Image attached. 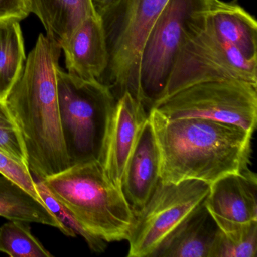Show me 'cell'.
Masks as SVG:
<instances>
[{
    "instance_id": "1",
    "label": "cell",
    "mask_w": 257,
    "mask_h": 257,
    "mask_svg": "<svg viewBox=\"0 0 257 257\" xmlns=\"http://www.w3.org/2000/svg\"><path fill=\"white\" fill-rule=\"evenodd\" d=\"M148 118L163 183L199 180L211 184L247 170L252 134L239 126L201 118H169L156 109Z\"/></svg>"
},
{
    "instance_id": "2",
    "label": "cell",
    "mask_w": 257,
    "mask_h": 257,
    "mask_svg": "<svg viewBox=\"0 0 257 257\" xmlns=\"http://www.w3.org/2000/svg\"><path fill=\"white\" fill-rule=\"evenodd\" d=\"M61 50L57 40L40 34L5 100L20 130L28 168L40 180L70 167L58 109L56 71Z\"/></svg>"
},
{
    "instance_id": "3",
    "label": "cell",
    "mask_w": 257,
    "mask_h": 257,
    "mask_svg": "<svg viewBox=\"0 0 257 257\" xmlns=\"http://www.w3.org/2000/svg\"><path fill=\"white\" fill-rule=\"evenodd\" d=\"M42 181L90 234L106 243L127 240L135 213L98 161L71 165Z\"/></svg>"
},
{
    "instance_id": "4",
    "label": "cell",
    "mask_w": 257,
    "mask_h": 257,
    "mask_svg": "<svg viewBox=\"0 0 257 257\" xmlns=\"http://www.w3.org/2000/svg\"><path fill=\"white\" fill-rule=\"evenodd\" d=\"M169 0H116L97 14L104 31L107 67L99 82L119 98L129 92L143 103L140 66L144 43ZM144 104V103H143Z\"/></svg>"
},
{
    "instance_id": "5",
    "label": "cell",
    "mask_w": 257,
    "mask_h": 257,
    "mask_svg": "<svg viewBox=\"0 0 257 257\" xmlns=\"http://www.w3.org/2000/svg\"><path fill=\"white\" fill-rule=\"evenodd\" d=\"M60 124L71 165L98 161L115 100L97 79L86 80L57 68Z\"/></svg>"
},
{
    "instance_id": "6",
    "label": "cell",
    "mask_w": 257,
    "mask_h": 257,
    "mask_svg": "<svg viewBox=\"0 0 257 257\" xmlns=\"http://www.w3.org/2000/svg\"><path fill=\"white\" fill-rule=\"evenodd\" d=\"M222 80H240L257 85V60L247 59L235 48L220 40L206 16L179 50L158 100L192 85Z\"/></svg>"
},
{
    "instance_id": "7",
    "label": "cell",
    "mask_w": 257,
    "mask_h": 257,
    "mask_svg": "<svg viewBox=\"0 0 257 257\" xmlns=\"http://www.w3.org/2000/svg\"><path fill=\"white\" fill-rule=\"evenodd\" d=\"M213 0H169L155 22L141 54L140 85L147 110L159 98L176 56L205 20Z\"/></svg>"
},
{
    "instance_id": "8",
    "label": "cell",
    "mask_w": 257,
    "mask_h": 257,
    "mask_svg": "<svg viewBox=\"0 0 257 257\" xmlns=\"http://www.w3.org/2000/svg\"><path fill=\"white\" fill-rule=\"evenodd\" d=\"M151 108L169 118H205L234 124L253 133L257 121V85L240 80L197 84L156 100Z\"/></svg>"
},
{
    "instance_id": "9",
    "label": "cell",
    "mask_w": 257,
    "mask_h": 257,
    "mask_svg": "<svg viewBox=\"0 0 257 257\" xmlns=\"http://www.w3.org/2000/svg\"><path fill=\"white\" fill-rule=\"evenodd\" d=\"M210 184L199 180L179 183L159 180L144 207L135 215L127 237L128 257H151L165 238L202 204Z\"/></svg>"
},
{
    "instance_id": "10",
    "label": "cell",
    "mask_w": 257,
    "mask_h": 257,
    "mask_svg": "<svg viewBox=\"0 0 257 257\" xmlns=\"http://www.w3.org/2000/svg\"><path fill=\"white\" fill-rule=\"evenodd\" d=\"M148 112L141 101L124 92L109 115L98 162L108 178L120 188L126 164Z\"/></svg>"
},
{
    "instance_id": "11",
    "label": "cell",
    "mask_w": 257,
    "mask_h": 257,
    "mask_svg": "<svg viewBox=\"0 0 257 257\" xmlns=\"http://www.w3.org/2000/svg\"><path fill=\"white\" fill-rule=\"evenodd\" d=\"M257 179L248 168L221 177L210 185L204 203L219 230L257 221Z\"/></svg>"
},
{
    "instance_id": "12",
    "label": "cell",
    "mask_w": 257,
    "mask_h": 257,
    "mask_svg": "<svg viewBox=\"0 0 257 257\" xmlns=\"http://www.w3.org/2000/svg\"><path fill=\"white\" fill-rule=\"evenodd\" d=\"M159 180V151L153 127L147 118L121 177V192L135 215L147 204Z\"/></svg>"
},
{
    "instance_id": "13",
    "label": "cell",
    "mask_w": 257,
    "mask_h": 257,
    "mask_svg": "<svg viewBox=\"0 0 257 257\" xmlns=\"http://www.w3.org/2000/svg\"><path fill=\"white\" fill-rule=\"evenodd\" d=\"M61 47L67 73L86 80H100L107 67L108 52L98 14L85 19Z\"/></svg>"
},
{
    "instance_id": "14",
    "label": "cell",
    "mask_w": 257,
    "mask_h": 257,
    "mask_svg": "<svg viewBox=\"0 0 257 257\" xmlns=\"http://www.w3.org/2000/svg\"><path fill=\"white\" fill-rule=\"evenodd\" d=\"M218 230L203 202L164 240L151 257H211Z\"/></svg>"
},
{
    "instance_id": "15",
    "label": "cell",
    "mask_w": 257,
    "mask_h": 257,
    "mask_svg": "<svg viewBox=\"0 0 257 257\" xmlns=\"http://www.w3.org/2000/svg\"><path fill=\"white\" fill-rule=\"evenodd\" d=\"M207 20L220 40L249 60H257V22L236 0H213Z\"/></svg>"
},
{
    "instance_id": "16",
    "label": "cell",
    "mask_w": 257,
    "mask_h": 257,
    "mask_svg": "<svg viewBox=\"0 0 257 257\" xmlns=\"http://www.w3.org/2000/svg\"><path fill=\"white\" fill-rule=\"evenodd\" d=\"M31 13L40 19L46 36L60 46L90 16L97 14L93 0H28Z\"/></svg>"
},
{
    "instance_id": "17",
    "label": "cell",
    "mask_w": 257,
    "mask_h": 257,
    "mask_svg": "<svg viewBox=\"0 0 257 257\" xmlns=\"http://www.w3.org/2000/svg\"><path fill=\"white\" fill-rule=\"evenodd\" d=\"M0 216L11 221L50 225L67 236V230L44 203L4 176H0Z\"/></svg>"
},
{
    "instance_id": "18",
    "label": "cell",
    "mask_w": 257,
    "mask_h": 257,
    "mask_svg": "<svg viewBox=\"0 0 257 257\" xmlns=\"http://www.w3.org/2000/svg\"><path fill=\"white\" fill-rule=\"evenodd\" d=\"M20 22L0 25V100H5L26 61Z\"/></svg>"
},
{
    "instance_id": "19",
    "label": "cell",
    "mask_w": 257,
    "mask_h": 257,
    "mask_svg": "<svg viewBox=\"0 0 257 257\" xmlns=\"http://www.w3.org/2000/svg\"><path fill=\"white\" fill-rule=\"evenodd\" d=\"M25 223L10 220L0 227V252L12 257L53 256Z\"/></svg>"
},
{
    "instance_id": "20",
    "label": "cell",
    "mask_w": 257,
    "mask_h": 257,
    "mask_svg": "<svg viewBox=\"0 0 257 257\" xmlns=\"http://www.w3.org/2000/svg\"><path fill=\"white\" fill-rule=\"evenodd\" d=\"M256 252L257 221H255L228 231L218 230L211 257H255Z\"/></svg>"
},
{
    "instance_id": "21",
    "label": "cell",
    "mask_w": 257,
    "mask_h": 257,
    "mask_svg": "<svg viewBox=\"0 0 257 257\" xmlns=\"http://www.w3.org/2000/svg\"><path fill=\"white\" fill-rule=\"evenodd\" d=\"M36 183H37V190L43 202L67 230V236L76 237L77 234H79L81 237H83L84 240L93 252H102L105 250L106 243H107L106 241L98 237H94L86 231L73 213L54 196L53 194L46 187L42 180L38 179L36 181Z\"/></svg>"
},
{
    "instance_id": "22",
    "label": "cell",
    "mask_w": 257,
    "mask_h": 257,
    "mask_svg": "<svg viewBox=\"0 0 257 257\" xmlns=\"http://www.w3.org/2000/svg\"><path fill=\"white\" fill-rule=\"evenodd\" d=\"M0 152L28 165L20 130L5 100H0Z\"/></svg>"
},
{
    "instance_id": "23",
    "label": "cell",
    "mask_w": 257,
    "mask_h": 257,
    "mask_svg": "<svg viewBox=\"0 0 257 257\" xmlns=\"http://www.w3.org/2000/svg\"><path fill=\"white\" fill-rule=\"evenodd\" d=\"M0 174L43 202L37 190V183L28 165L0 152Z\"/></svg>"
},
{
    "instance_id": "24",
    "label": "cell",
    "mask_w": 257,
    "mask_h": 257,
    "mask_svg": "<svg viewBox=\"0 0 257 257\" xmlns=\"http://www.w3.org/2000/svg\"><path fill=\"white\" fill-rule=\"evenodd\" d=\"M31 13L28 0H0V25L26 19Z\"/></svg>"
},
{
    "instance_id": "25",
    "label": "cell",
    "mask_w": 257,
    "mask_h": 257,
    "mask_svg": "<svg viewBox=\"0 0 257 257\" xmlns=\"http://www.w3.org/2000/svg\"><path fill=\"white\" fill-rule=\"evenodd\" d=\"M116 0H93L94 7L97 13L106 10L109 6L115 2Z\"/></svg>"
}]
</instances>
